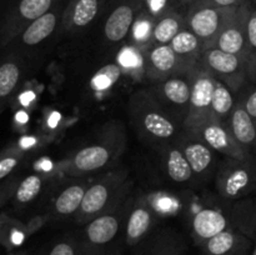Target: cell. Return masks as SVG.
<instances>
[{"label":"cell","mask_w":256,"mask_h":255,"mask_svg":"<svg viewBox=\"0 0 256 255\" xmlns=\"http://www.w3.org/2000/svg\"><path fill=\"white\" fill-rule=\"evenodd\" d=\"M132 124L144 140L159 146L175 142L180 135L179 125L172 114L152 96L149 90L135 92L129 102Z\"/></svg>","instance_id":"cell-1"},{"label":"cell","mask_w":256,"mask_h":255,"mask_svg":"<svg viewBox=\"0 0 256 255\" xmlns=\"http://www.w3.org/2000/svg\"><path fill=\"white\" fill-rule=\"evenodd\" d=\"M216 188L225 199H239L256 190V158H228L220 166Z\"/></svg>","instance_id":"cell-2"},{"label":"cell","mask_w":256,"mask_h":255,"mask_svg":"<svg viewBox=\"0 0 256 255\" xmlns=\"http://www.w3.org/2000/svg\"><path fill=\"white\" fill-rule=\"evenodd\" d=\"M200 64L208 72H212L215 79L228 85L232 92H239L244 86L245 82L249 80L246 62L242 58L230 54L215 46L205 49L202 52Z\"/></svg>","instance_id":"cell-3"},{"label":"cell","mask_w":256,"mask_h":255,"mask_svg":"<svg viewBox=\"0 0 256 255\" xmlns=\"http://www.w3.org/2000/svg\"><path fill=\"white\" fill-rule=\"evenodd\" d=\"M236 8H218L204 4H190L185 18V28L192 30L202 42V48L214 46L225 22Z\"/></svg>","instance_id":"cell-4"},{"label":"cell","mask_w":256,"mask_h":255,"mask_svg":"<svg viewBox=\"0 0 256 255\" xmlns=\"http://www.w3.org/2000/svg\"><path fill=\"white\" fill-rule=\"evenodd\" d=\"M215 79L202 64L192 70V95H190L188 114L182 122V129H192L202 120L212 118V99L214 92Z\"/></svg>","instance_id":"cell-5"},{"label":"cell","mask_w":256,"mask_h":255,"mask_svg":"<svg viewBox=\"0 0 256 255\" xmlns=\"http://www.w3.org/2000/svg\"><path fill=\"white\" fill-rule=\"evenodd\" d=\"M124 179L125 176L122 172H112L100 182L90 185L85 192L82 206L76 212L78 222H86L104 214L119 192Z\"/></svg>","instance_id":"cell-6"},{"label":"cell","mask_w":256,"mask_h":255,"mask_svg":"<svg viewBox=\"0 0 256 255\" xmlns=\"http://www.w3.org/2000/svg\"><path fill=\"white\" fill-rule=\"evenodd\" d=\"M59 0H19L0 28V44L6 46L34 20L54 9Z\"/></svg>","instance_id":"cell-7"},{"label":"cell","mask_w":256,"mask_h":255,"mask_svg":"<svg viewBox=\"0 0 256 255\" xmlns=\"http://www.w3.org/2000/svg\"><path fill=\"white\" fill-rule=\"evenodd\" d=\"M120 150H122V146L119 144V140H104L102 142L86 145L72 155L69 165L66 166L68 174L72 176H82L104 169L105 166L112 164V160L116 159Z\"/></svg>","instance_id":"cell-8"},{"label":"cell","mask_w":256,"mask_h":255,"mask_svg":"<svg viewBox=\"0 0 256 255\" xmlns=\"http://www.w3.org/2000/svg\"><path fill=\"white\" fill-rule=\"evenodd\" d=\"M252 6L250 2L236 8L220 30L214 46L242 58L246 62L248 20Z\"/></svg>","instance_id":"cell-9"},{"label":"cell","mask_w":256,"mask_h":255,"mask_svg":"<svg viewBox=\"0 0 256 255\" xmlns=\"http://www.w3.org/2000/svg\"><path fill=\"white\" fill-rule=\"evenodd\" d=\"M189 132H195L214 152H220L226 158L239 160L254 158L235 142L226 125L222 124L212 118H208L199 124L194 125L192 129H189Z\"/></svg>","instance_id":"cell-10"},{"label":"cell","mask_w":256,"mask_h":255,"mask_svg":"<svg viewBox=\"0 0 256 255\" xmlns=\"http://www.w3.org/2000/svg\"><path fill=\"white\" fill-rule=\"evenodd\" d=\"M149 92L165 109L170 108L174 112L179 110L184 112V116L186 118L192 95V72L174 75L160 82H154L150 86Z\"/></svg>","instance_id":"cell-11"},{"label":"cell","mask_w":256,"mask_h":255,"mask_svg":"<svg viewBox=\"0 0 256 255\" xmlns=\"http://www.w3.org/2000/svg\"><path fill=\"white\" fill-rule=\"evenodd\" d=\"M145 76L150 82H160L178 74H185L179 56L175 54L170 44L152 45L144 50Z\"/></svg>","instance_id":"cell-12"},{"label":"cell","mask_w":256,"mask_h":255,"mask_svg":"<svg viewBox=\"0 0 256 255\" xmlns=\"http://www.w3.org/2000/svg\"><path fill=\"white\" fill-rule=\"evenodd\" d=\"M144 0H125L112 10L104 24V36L109 42H120L130 34L132 24L142 10Z\"/></svg>","instance_id":"cell-13"},{"label":"cell","mask_w":256,"mask_h":255,"mask_svg":"<svg viewBox=\"0 0 256 255\" xmlns=\"http://www.w3.org/2000/svg\"><path fill=\"white\" fill-rule=\"evenodd\" d=\"M192 166L194 176H204L214 165V150L205 144L195 132L182 129L175 140Z\"/></svg>","instance_id":"cell-14"},{"label":"cell","mask_w":256,"mask_h":255,"mask_svg":"<svg viewBox=\"0 0 256 255\" xmlns=\"http://www.w3.org/2000/svg\"><path fill=\"white\" fill-rule=\"evenodd\" d=\"M226 126L235 142L252 156L256 158V122L248 114L242 99L235 102Z\"/></svg>","instance_id":"cell-15"},{"label":"cell","mask_w":256,"mask_h":255,"mask_svg":"<svg viewBox=\"0 0 256 255\" xmlns=\"http://www.w3.org/2000/svg\"><path fill=\"white\" fill-rule=\"evenodd\" d=\"M104 0H70L62 12V26L65 32H79L89 26L102 10Z\"/></svg>","instance_id":"cell-16"},{"label":"cell","mask_w":256,"mask_h":255,"mask_svg":"<svg viewBox=\"0 0 256 255\" xmlns=\"http://www.w3.org/2000/svg\"><path fill=\"white\" fill-rule=\"evenodd\" d=\"M62 14H60L59 8L55 6L46 14L38 18L32 22H30L14 40V42H19L20 45L25 48H32L36 45L42 44V42L48 39L52 32L56 29L59 20L62 19Z\"/></svg>","instance_id":"cell-17"},{"label":"cell","mask_w":256,"mask_h":255,"mask_svg":"<svg viewBox=\"0 0 256 255\" xmlns=\"http://www.w3.org/2000/svg\"><path fill=\"white\" fill-rule=\"evenodd\" d=\"M250 242L240 232L226 229L202 245V255H245Z\"/></svg>","instance_id":"cell-18"},{"label":"cell","mask_w":256,"mask_h":255,"mask_svg":"<svg viewBox=\"0 0 256 255\" xmlns=\"http://www.w3.org/2000/svg\"><path fill=\"white\" fill-rule=\"evenodd\" d=\"M24 62L16 54H10L0 60V112L16 92L24 75Z\"/></svg>","instance_id":"cell-19"},{"label":"cell","mask_w":256,"mask_h":255,"mask_svg":"<svg viewBox=\"0 0 256 255\" xmlns=\"http://www.w3.org/2000/svg\"><path fill=\"white\" fill-rule=\"evenodd\" d=\"M170 46L179 56L185 72H189L200 62L204 48L202 42L192 30L184 28L179 34L172 40Z\"/></svg>","instance_id":"cell-20"},{"label":"cell","mask_w":256,"mask_h":255,"mask_svg":"<svg viewBox=\"0 0 256 255\" xmlns=\"http://www.w3.org/2000/svg\"><path fill=\"white\" fill-rule=\"evenodd\" d=\"M192 226L195 242L202 245L206 240L229 229V222L222 212L215 209H202L195 214Z\"/></svg>","instance_id":"cell-21"},{"label":"cell","mask_w":256,"mask_h":255,"mask_svg":"<svg viewBox=\"0 0 256 255\" xmlns=\"http://www.w3.org/2000/svg\"><path fill=\"white\" fill-rule=\"evenodd\" d=\"M152 220H154V212L152 206L145 200H138L128 219L126 232H125L128 245L132 246L142 242V238L152 229Z\"/></svg>","instance_id":"cell-22"},{"label":"cell","mask_w":256,"mask_h":255,"mask_svg":"<svg viewBox=\"0 0 256 255\" xmlns=\"http://www.w3.org/2000/svg\"><path fill=\"white\" fill-rule=\"evenodd\" d=\"M162 148V160L166 174L175 182H186L194 176L192 166L176 142H169Z\"/></svg>","instance_id":"cell-23"},{"label":"cell","mask_w":256,"mask_h":255,"mask_svg":"<svg viewBox=\"0 0 256 255\" xmlns=\"http://www.w3.org/2000/svg\"><path fill=\"white\" fill-rule=\"evenodd\" d=\"M185 28V18L180 12L168 10L160 15L152 29V45L170 44L172 40Z\"/></svg>","instance_id":"cell-24"},{"label":"cell","mask_w":256,"mask_h":255,"mask_svg":"<svg viewBox=\"0 0 256 255\" xmlns=\"http://www.w3.org/2000/svg\"><path fill=\"white\" fill-rule=\"evenodd\" d=\"M88 188L89 186L85 182H78L65 188L55 199V212L62 216H68L79 212Z\"/></svg>","instance_id":"cell-25"},{"label":"cell","mask_w":256,"mask_h":255,"mask_svg":"<svg viewBox=\"0 0 256 255\" xmlns=\"http://www.w3.org/2000/svg\"><path fill=\"white\" fill-rule=\"evenodd\" d=\"M234 106V92L230 90L228 85L216 80L212 99V118L226 125Z\"/></svg>","instance_id":"cell-26"},{"label":"cell","mask_w":256,"mask_h":255,"mask_svg":"<svg viewBox=\"0 0 256 255\" xmlns=\"http://www.w3.org/2000/svg\"><path fill=\"white\" fill-rule=\"evenodd\" d=\"M156 19L158 18L154 16L152 12L142 10L139 16L136 18L135 22L132 24V30H130L129 35L132 36V45L140 48L142 50H146L152 46V29H154V24Z\"/></svg>","instance_id":"cell-27"},{"label":"cell","mask_w":256,"mask_h":255,"mask_svg":"<svg viewBox=\"0 0 256 255\" xmlns=\"http://www.w3.org/2000/svg\"><path fill=\"white\" fill-rule=\"evenodd\" d=\"M118 64L122 72H129L132 75L140 76L145 75V55L144 50L130 44L122 48L118 54Z\"/></svg>","instance_id":"cell-28"},{"label":"cell","mask_w":256,"mask_h":255,"mask_svg":"<svg viewBox=\"0 0 256 255\" xmlns=\"http://www.w3.org/2000/svg\"><path fill=\"white\" fill-rule=\"evenodd\" d=\"M42 190V176L38 174L28 175L18 184L14 199L18 204L25 205L36 199Z\"/></svg>","instance_id":"cell-29"},{"label":"cell","mask_w":256,"mask_h":255,"mask_svg":"<svg viewBox=\"0 0 256 255\" xmlns=\"http://www.w3.org/2000/svg\"><path fill=\"white\" fill-rule=\"evenodd\" d=\"M122 69L118 62H112L95 72L94 76L90 80V88L94 92H105L110 88L114 86L119 82L120 76L122 74Z\"/></svg>","instance_id":"cell-30"},{"label":"cell","mask_w":256,"mask_h":255,"mask_svg":"<svg viewBox=\"0 0 256 255\" xmlns=\"http://www.w3.org/2000/svg\"><path fill=\"white\" fill-rule=\"evenodd\" d=\"M248 78L256 84V8H252L248 20Z\"/></svg>","instance_id":"cell-31"},{"label":"cell","mask_w":256,"mask_h":255,"mask_svg":"<svg viewBox=\"0 0 256 255\" xmlns=\"http://www.w3.org/2000/svg\"><path fill=\"white\" fill-rule=\"evenodd\" d=\"M24 154L19 149H9L0 155V180L9 176L22 162Z\"/></svg>","instance_id":"cell-32"},{"label":"cell","mask_w":256,"mask_h":255,"mask_svg":"<svg viewBox=\"0 0 256 255\" xmlns=\"http://www.w3.org/2000/svg\"><path fill=\"white\" fill-rule=\"evenodd\" d=\"M49 255H82V249L70 240H62L52 248Z\"/></svg>","instance_id":"cell-33"},{"label":"cell","mask_w":256,"mask_h":255,"mask_svg":"<svg viewBox=\"0 0 256 255\" xmlns=\"http://www.w3.org/2000/svg\"><path fill=\"white\" fill-rule=\"evenodd\" d=\"M250 2L249 0H194L192 4L212 5L218 8H240Z\"/></svg>","instance_id":"cell-34"},{"label":"cell","mask_w":256,"mask_h":255,"mask_svg":"<svg viewBox=\"0 0 256 255\" xmlns=\"http://www.w3.org/2000/svg\"><path fill=\"white\" fill-rule=\"evenodd\" d=\"M244 106L246 109L248 114L252 118V120L256 122V86L252 90H250L246 94V96L242 98Z\"/></svg>","instance_id":"cell-35"},{"label":"cell","mask_w":256,"mask_h":255,"mask_svg":"<svg viewBox=\"0 0 256 255\" xmlns=\"http://www.w3.org/2000/svg\"><path fill=\"white\" fill-rule=\"evenodd\" d=\"M18 184H19V182H16V180H9V182L0 185V208L4 205V202H6L12 195H14Z\"/></svg>","instance_id":"cell-36"},{"label":"cell","mask_w":256,"mask_h":255,"mask_svg":"<svg viewBox=\"0 0 256 255\" xmlns=\"http://www.w3.org/2000/svg\"><path fill=\"white\" fill-rule=\"evenodd\" d=\"M159 255H178L175 252H165V254H159Z\"/></svg>","instance_id":"cell-37"},{"label":"cell","mask_w":256,"mask_h":255,"mask_svg":"<svg viewBox=\"0 0 256 255\" xmlns=\"http://www.w3.org/2000/svg\"><path fill=\"white\" fill-rule=\"evenodd\" d=\"M182 2H189V4H192V2H194V0H182Z\"/></svg>","instance_id":"cell-38"},{"label":"cell","mask_w":256,"mask_h":255,"mask_svg":"<svg viewBox=\"0 0 256 255\" xmlns=\"http://www.w3.org/2000/svg\"><path fill=\"white\" fill-rule=\"evenodd\" d=\"M12 255H26V254H24V252H18V254H12Z\"/></svg>","instance_id":"cell-39"},{"label":"cell","mask_w":256,"mask_h":255,"mask_svg":"<svg viewBox=\"0 0 256 255\" xmlns=\"http://www.w3.org/2000/svg\"><path fill=\"white\" fill-rule=\"evenodd\" d=\"M252 255H256V249H255V252H254V254H252Z\"/></svg>","instance_id":"cell-40"},{"label":"cell","mask_w":256,"mask_h":255,"mask_svg":"<svg viewBox=\"0 0 256 255\" xmlns=\"http://www.w3.org/2000/svg\"><path fill=\"white\" fill-rule=\"evenodd\" d=\"M252 2H256V0H252Z\"/></svg>","instance_id":"cell-41"}]
</instances>
